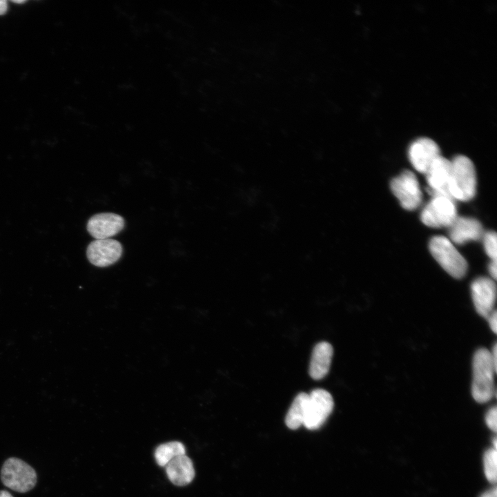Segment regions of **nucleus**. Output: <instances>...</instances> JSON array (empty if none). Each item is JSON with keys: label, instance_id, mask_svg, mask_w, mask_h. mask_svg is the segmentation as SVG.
Here are the masks:
<instances>
[{"label": "nucleus", "instance_id": "nucleus-10", "mask_svg": "<svg viewBox=\"0 0 497 497\" xmlns=\"http://www.w3.org/2000/svg\"><path fill=\"white\" fill-rule=\"evenodd\" d=\"M409 159L413 167L425 174L433 161L440 155L437 144L427 137L414 141L409 148Z\"/></svg>", "mask_w": 497, "mask_h": 497}, {"label": "nucleus", "instance_id": "nucleus-15", "mask_svg": "<svg viewBox=\"0 0 497 497\" xmlns=\"http://www.w3.org/2000/svg\"><path fill=\"white\" fill-rule=\"evenodd\" d=\"M165 467L168 479L175 485H186L194 478L193 464L186 454L175 457Z\"/></svg>", "mask_w": 497, "mask_h": 497}, {"label": "nucleus", "instance_id": "nucleus-4", "mask_svg": "<svg viewBox=\"0 0 497 497\" xmlns=\"http://www.w3.org/2000/svg\"><path fill=\"white\" fill-rule=\"evenodd\" d=\"M1 478L4 485L20 493L31 490L37 480L35 469L17 458H10L4 462Z\"/></svg>", "mask_w": 497, "mask_h": 497}, {"label": "nucleus", "instance_id": "nucleus-9", "mask_svg": "<svg viewBox=\"0 0 497 497\" xmlns=\"http://www.w3.org/2000/svg\"><path fill=\"white\" fill-rule=\"evenodd\" d=\"M471 292L477 313L487 319L494 310L496 298L494 281L486 277H478L471 284Z\"/></svg>", "mask_w": 497, "mask_h": 497}, {"label": "nucleus", "instance_id": "nucleus-18", "mask_svg": "<svg viewBox=\"0 0 497 497\" xmlns=\"http://www.w3.org/2000/svg\"><path fill=\"white\" fill-rule=\"evenodd\" d=\"M484 471L487 479L491 483L496 481L497 453L496 449H489L484 454Z\"/></svg>", "mask_w": 497, "mask_h": 497}, {"label": "nucleus", "instance_id": "nucleus-7", "mask_svg": "<svg viewBox=\"0 0 497 497\" xmlns=\"http://www.w3.org/2000/svg\"><path fill=\"white\" fill-rule=\"evenodd\" d=\"M332 396L326 390L316 389L309 394L303 425L308 429L320 428L333 408Z\"/></svg>", "mask_w": 497, "mask_h": 497}, {"label": "nucleus", "instance_id": "nucleus-23", "mask_svg": "<svg viewBox=\"0 0 497 497\" xmlns=\"http://www.w3.org/2000/svg\"><path fill=\"white\" fill-rule=\"evenodd\" d=\"M480 497H497V491L496 488L494 487L489 491H487L485 493H483Z\"/></svg>", "mask_w": 497, "mask_h": 497}, {"label": "nucleus", "instance_id": "nucleus-13", "mask_svg": "<svg viewBox=\"0 0 497 497\" xmlns=\"http://www.w3.org/2000/svg\"><path fill=\"white\" fill-rule=\"evenodd\" d=\"M448 228L450 240L456 244L479 240L484 235L481 223L473 217L457 216Z\"/></svg>", "mask_w": 497, "mask_h": 497}, {"label": "nucleus", "instance_id": "nucleus-16", "mask_svg": "<svg viewBox=\"0 0 497 497\" xmlns=\"http://www.w3.org/2000/svg\"><path fill=\"white\" fill-rule=\"evenodd\" d=\"M309 394L299 393L293 401L285 418L286 425L291 429H296L303 425Z\"/></svg>", "mask_w": 497, "mask_h": 497}, {"label": "nucleus", "instance_id": "nucleus-6", "mask_svg": "<svg viewBox=\"0 0 497 497\" xmlns=\"http://www.w3.org/2000/svg\"><path fill=\"white\" fill-rule=\"evenodd\" d=\"M390 188L405 209L413 211L421 204L422 193L413 172L405 170L401 173L391 180Z\"/></svg>", "mask_w": 497, "mask_h": 497}, {"label": "nucleus", "instance_id": "nucleus-8", "mask_svg": "<svg viewBox=\"0 0 497 497\" xmlns=\"http://www.w3.org/2000/svg\"><path fill=\"white\" fill-rule=\"evenodd\" d=\"M122 246L113 239L95 240L88 246L86 255L89 262L99 267H105L115 263L121 257Z\"/></svg>", "mask_w": 497, "mask_h": 497}, {"label": "nucleus", "instance_id": "nucleus-3", "mask_svg": "<svg viewBox=\"0 0 497 497\" xmlns=\"http://www.w3.org/2000/svg\"><path fill=\"white\" fill-rule=\"evenodd\" d=\"M429 248L431 254L440 266L456 279L463 277L467 271V262L449 239L445 236L433 237Z\"/></svg>", "mask_w": 497, "mask_h": 497}, {"label": "nucleus", "instance_id": "nucleus-22", "mask_svg": "<svg viewBox=\"0 0 497 497\" xmlns=\"http://www.w3.org/2000/svg\"><path fill=\"white\" fill-rule=\"evenodd\" d=\"M497 264L496 260H491V262L489 264V273L492 278L494 280L496 279V275H497Z\"/></svg>", "mask_w": 497, "mask_h": 497}, {"label": "nucleus", "instance_id": "nucleus-5", "mask_svg": "<svg viewBox=\"0 0 497 497\" xmlns=\"http://www.w3.org/2000/svg\"><path fill=\"white\" fill-rule=\"evenodd\" d=\"M454 200L445 195H433L420 213L422 222L432 228L449 227L457 217Z\"/></svg>", "mask_w": 497, "mask_h": 497}, {"label": "nucleus", "instance_id": "nucleus-24", "mask_svg": "<svg viewBox=\"0 0 497 497\" xmlns=\"http://www.w3.org/2000/svg\"><path fill=\"white\" fill-rule=\"evenodd\" d=\"M8 8L7 2L4 0H0V15L6 12Z\"/></svg>", "mask_w": 497, "mask_h": 497}, {"label": "nucleus", "instance_id": "nucleus-21", "mask_svg": "<svg viewBox=\"0 0 497 497\" xmlns=\"http://www.w3.org/2000/svg\"><path fill=\"white\" fill-rule=\"evenodd\" d=\"M488 320L489 325L490 329L494 333H496L497 331V313L496 310H494L491 313L487 318Z\"/></svg>", "mask_w": 497, "mask_h": 497}, {"label": "nucleus", "instance_id": "nucleus-19", "mask_svg": "<svg viewBox=\"0 0 497 497\" xmlns=\"http://www.w3.org/2000/svg\"><path fill=\"white\" fill-rule=\"evenodd\" d=\"M483 244L487 255L491 260H496L497 237L494 231H488L483 236Z\"/></svg>", "mask_w": 497, "mask_h": 497}, {"label": "nucleus", "instance_id": "nucleus-17", "mask_svg": "<svg viewBox=\"0 0 497 497\" xmlns=\"http://www.w3.org/2000/svg\"><path fill=\"white\" fill-rule=\"evenodd\" d=\"M185 454L184 445L178 441H173L159 445L155 451V458L159 466L165 467L175 457Z\"/></svg>", "mask_w": 497, "mask_h": 497}, {"label": "nucleus", "instance_id": "nucleus-26", "mask_svg": "<svg viewBox=\"0 0 497 497\" xmlns=\"http://www.w3.org/2000/svg\"><path fill=\"white\" fill-rule=\"evenodd\" d=\"M13 2H14V3H24L25 1H23V0L18 1V0H17V1H13Z\"/></svg>", "mask_w": 497, "mask_h": 497}, {"label": "nucleus", "instance_id": "nucleus-14", "mask_svg": "<svg viewBox=\"0 0 497 497\" xmlns=\"http://www.w3.org/2000/svg\"><path fill=\"white\" fill-rule=\"evenodd\" d=\"M333 353V347L327 342H321L315 345L309 365V375L313 379L320 380L328 373Z\"/></svg>", "mask_w": 497, "mask_h": 497}, {"label": "nucleus", "instance_id": "nucleus-1", "mask_svg": "<svg viewBox=\"0 0 497 497\" xmlns=\"http://www.w3.org/2000/svg\"><path fill=\"white\" fill-rule=\"evenodd\" d=\"M496 369L497 364L493 360L491 351L485 348L476 351L472 362L471 394L476 402H487L495 395L494 374Z\"/></svg>", "mask_w": 497, "mask_h": 497}, {"label": "nucleus", "instance_id": "nucleus-2", "mask_svg": "<svg viewBox=\"0 0 497 497\" xmlns=\"http://www.w3.org/2000/svg\"><path fill=\"white\" fill-rule=\"evenodd\" d=\"M448 185L450 197L454 200L467 202L476 193V173L471 160L464 155H457L452 160Z\"/></svg>", "mask_w": 497, "mask_h": 497}, {"label": "nucleus", "instance_id": "nucleus-25", "mask_svg": "<svg viewBox=\"0 0 497 497\" xmlns=\"http://www.w3.org/2000/svg\"><path fill=\"white\" fill-rule=\"evenodd\" d=\"M0 497H13L10 492L6 490L0 491Z\"/></svg>", "mask_w": 497, "mask_h": 497}, {"label": "nucleus", "instance_id": "nucleus-12", "mask_svg": "<svg viewBox=\"0 0 497 497\" xmlns=\"http://www.w3.org/2000/svg\"><path fill=\"white\" fill-rule=\"evenodd\" d=\"M124 226V218L113 213L92 215L88 221L87 230L96 240L108 239L120 232Z\"/></svg>", "mask_w": 497, "mask_h": 497}, {"label": "nucleus", "instance_id": "nucleus-20", "mask_svg": "<svg viewBox=\"0 0 497 497\" xmlns=\"http://www.w3.org/2000/svg\"><path fill=\"white\" fill-rule=\"evenodd\" d=\"M496 416L497 409L496 407L490 408L485 416L487 425L494 431H496Z\"/></svg>", "mask_w": 497, "mask_h": 497}, {"label": "nucleus", "instance_id": "nucleus-11", "mask_svg": "<svg viewBox=\"0 0 497 497\" xmlns=\"http://www.w3.org/2000/svg\"><path fill=\"white\" fill-rule=\"evenodd\" d=\"M451 170L450 160L440 155L433 161L425 174L429 185L427 191L431 196L445 195L451 197L448 191Z\"/></svg>", "mask_w": 497, "mask_h": 497}]
</instances>
